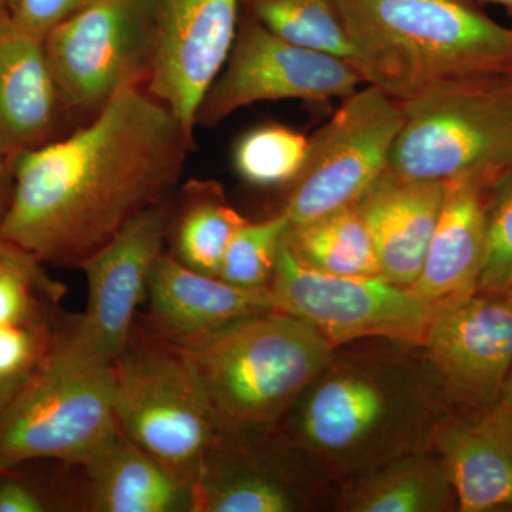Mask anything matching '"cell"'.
Wrapping results in <instances>:
<instances>
[{"label": "cell", "mask_w": 512, "mask_h": 512, "mask_svg": "<svg viewBox=\"0 0 512 512\" xmlns=\"http://www.w3.org/2000/svg\"><path fill=\"white\" fill-rule=\"evenodd\" d=\"M40 265L39 259L19 247L0 265V325L52 322L49 308L62 289Z\"/></svg>", "instance_id": "obj_28"}, {"label": "cell", "mask_w": 512, "mask_h": 512, "mask_svg": "<svg viewBox=\"0 0 512 512\" xmlns=\"http://www.w3.org/2000/svg\"><path fill=\"white\" fill-rule=\"evenodd\" d=\"M451 409L423 346L367 339L333 350L275 429L340 488L431 448Z\"/></svg>", "instance_id": "obj_2"}, {"label": "cell", "mask_w": 512, "mask_h": 512, "mask_svg": "<svg viewBox=\"0 0 512 512\" xmlns=\"http://www.w3.org/2000/svg\"><path fill=\"white\" fill-rule=\"evenodd\" d=\"M431 448L446 464L458 511L512 508V406L451 409Z\"/></svg>", "instance_id": "obj_16"}, {"label": "cell", "mask_w": 512, "mask_h": 512, "mask_svg": "<svg viewBox=\"0 0 512 512\" xmlns=\"http://www.w3.org/2000/svg\"><path fill=\"white\" fill-rule=\"evenodd\" d=\"M247 222L228 204L220 184L191 181L171 221L173 255L188 268L218 276L229 242Z\"/></svg>", "instance_id": "obj_23"}, {"label": "cell", "mask_w": 512, "mask_h": 512, "mask_svg": "<svg viewBox=\"0 0 512 512\" xmlns=\"http://www.w3.org/2000/svg\"><path fill=\"white\" fill-rule=\"evenodd\" d=\"M493 174L448 180L439 221L412 291L440 306L478 291L485 258V211Z\"/></svg>", "instance_id": "obj_19"}, {"label": "cell", "mask_w": 512, "mask_h": 512, "mask_svg": "<svg viewBox=\"0 0 512 512\" xmlns=\"http://www.w3.org/2000/svg\"><path fill=\"white\" fill-rule=\"evenodd\" d=\"M309 138L282 124H264L239 138L234 167L239 177L255 187L291 185L301 173Z\"/></svg>", "instance_id": "obj_26"}, {"label": "cell", "mask_w": 512, "mask_h": 512, "mask_svg": "<svg viewBox=\"0 0 512 512\" xmlns=\"http://www.w3.org/2000/svg\"><path fill=\"white\" fill-rule=\"evenodd\" d=\"M336 507L348 512H447L457 510V497L443 458L426 448L342 485Z\"/></svg>", "instance_id": "obj_22"}, {"label": "cell", "mask_w": 512, "mask_h": 512, "mask_svg": "<svg viewBox=\"0 0 512 512\" xmlns=\"http://www.w3.org/2000/svg\"><path fill=\"white\" fill-rule=\"evenodd\" d=\"M151 62L147 92L164 104L194 144L198 110L224 69L242 0H148Z\"/></svg>", "instance_id": "obj_13"}, {"label": "cell", "mask_w": 512, "mask_h": 512, "mask_svg": "<svg viewBox=\"0 0 512 512\" xmlns=\"http://www.w3.org/2000/svg\"><path fill=\"white\" fill-rule=\"evenodd\" d=\"M16 245H13L12 242L6 241L0 237V265L12 255V252L15 251Z\"/></svg>", "instance_id": "obj_35"}, {"label": "cell", "mask_w": 512, "mask_h": 512, "mask_svg": "<svg viewBox=\"0 0 512 512\" xmlns=\"http://www.w3.org/2000/svg\"><path fill=\"white\" fill-rule=\"evenodd\" d=\"M503 403L512 406V372L510 377H508L507 386H505Z\"/></svg>", "instance_id": "obj_37"}, {"label": "cell", "mask_w": 512, "mask_h": 512, "mask_svg": "<svg viewBox=\"0 0 512 512\" xmlns=\"http://www.w3.org/2000/svg\"><path fill=\"white\" fill-rule=\"evenodd\" d=\"M87 510L194 512L191 485L120 429L84 466Z\"/></svg>", "instance_id": "obj_21"}, {"label": "cell", "mask_w": 512, "mask_h": 512, "mask_svg": "<svg viewBox=\"0 0 512 512\" xmlns=\"http://www.w3.org/2000/svg\"><path fill=\"white\" fill-rule=\"evenodd\" d=\"M192 147L147 89L121 90L86 126L16 158L0 237L42 264L79 266L170 197Z\"/></svg>", "instance_id": "obj_1"}, {"label": "cell", "mask_w": 512, "mask_h": 512, "mask_svg": "<svg viewBox=\"0 0 512 512\" xmlns=\"http://www.w3.org/2000/svg\"><path fill=\"white\" fill-rule=\"evenodd\" d=\"M421 346L454 409L503 402L512 372L511 293L477 291L437 306Z\"/></svg>", "instance_id": "obj_15"}, {"label": "cell", "mask_w": 512, "mask_h": 512, "mask_svg": "<svg viewBox=\"0 0 512 512\" xmlns=\"http://www.w3.org/2000/svg\"><path fill=\"white\" fill-rule=\"evenodd\" d=\"M402 123L399 101L375 86L367 84L346 97L328 124L309 138L308 156L282 210L291 225L362 200L387 170Z\"/></svg>", "instance_id": "obj_10"}, {"label": "cell", "mask_w": 512, "mask_h": 512, "mask_svg": "<svg viewBox=\"0 0 512 512\" xmlns=\"http://www.w3.org/2000/svg\"><path fill=\"white\" fill-rule=\"evenodd\" d=\"M363 82L397 101L512 74V29L468 0H333Z\"/></svg>", "instance_id": "obj_3"}, {"label": "cell", "mask_w": 512, "mask_h": 512, "mask_svg": "<svg viewBox=\"0 0 512 512\" xmlns=\"http://www.w3.org/2000/svg\"><path fill=\"white\" fill-rule=\"evenodd\" d=\"M173 214L168 197L138 214L79 265L89 292L86 311L64 326L90 355L114 363L127 348L151 272L164 254Z\"/></svg>", "instance_id": "obj_14"}, {"label": "cell", "mask_w": 512, "mask_h": 512, "mask_svg": "<svg viewBox=\"0 0 512 512\" xmlns=\"http://www.w3.org/2000/svg\"><path fill=\"white\" fill-rule=\"evenodd\" d=\"M177 346L200 377L218 431L274 430L335 350L281 311L245 316Z\"/></svg>", "instance_id": "obj_4"}, {"label": "cell", "mask_w": 512, "mask_h": 512, "mask_svg": "<svg viewBox=\"0 0 512 512\" xmlns=\"http://www.w3.org/2000/svg\"><path fill=\"white\" fill-rule=\"evenodd\" d=\"M64 109L96 114L121 90L147 83L148 0H89L43 39Z\"/></svg>", "instance_id": "obj_9"}, {"label": "cell", "mask_w": 512, "mask_h": 512, "mask_svg": "<svg viewBox=\"0 0 512 512\" xmlns=\"http://www.w3.org/2000/svg\"><path fill=\"white\" fill-rule=\"evenodd\" d=\"M89 0H13L12 19L23 29L45 39L57 23Z\"/></svg>", "instance_id": "obj_31"}, {"label": "cell", "mask_w": 512, "mask_h": 512, "mask_svg": "<svg viewBox=\"0 0 512 512\" xmlns=\"http://www.w3.org/2000/svg\"><path fill=\"white\" fill-rule=\"evenodd\" d=\"M62 109L43 39L0 19V156L16 161L49 143Z\"/></svg>", "instance_id": "obj_18"}, {"label": "cell", "mask_w": 512, "mask_h": 512, "mask_svg": "<svg viewBox=\"0 0 512 512\" xmlns=\"http://www.w3.org/2000/svg\"><path fill=\"white\" fill-rule=\"evenodd\" d=\"M28 377H0V416Z\"/></svg>", "instance_id": "obj_34"}, {"label": "cell", "mask_w": 512, "mask_h": 512, "mask_svg": "<svg viewBox=\"0 0 512 512\" xmlns=\"http://www.w3.org/2000/svg\"><path fill=\"white\" fill-rule=\"evenodd\" d=\"M285 244L303 264L336 275L380 274L375 244L357 204L289 225Z\"/></svg>", "instance_id": "obj_24"}, {"label": "cell", "mask_w": 512, "mask_h": 512, "mask_svg": "<svg viewBox=\"0 0 512 512\" xmlns=\"http://www.w3.org/2000/svg\"><path fill=\"white\" fill-rule=\"evenodd\" d=\"M289 225L284 211L242 225L229 242L218 276L241 288H269Z\"/></svg>", "instance_id": "obj_27"}, {"label": "cell", "mask_w": 512, "mask_h": 512, "mask_svg": "<svg viewBox=\"0 0 512 512\" xmlns=\"http://www.w3.org/2000/svg\"><path fill=\"white\" fill-rule=\"evenodd\" d=\"M446 185L384 171L357 202L375 244L380 274L412 288L423 268Z\"/></svg>", "instance_id": "obj_20"}, {"label": "cell", "mask_w": 512, "mask_h": 512, "mask_svg": "<svg viewBox=\"0 0 512 512\" xmlns=\"http://www.w3.org/2000/svg\"><path fill=\"white\" fill-rule=\"evenodd\" d=\"M113 369L119 429L192 485L218 427L184 350L156 333L136 338L133 332Z\"/></svg>", "instance_id": "obj_7"}, {"label": "cell", "mask_w": 512, "mask_h": 512, "mask_svg": "<svg viewBox=\"0 0 512 512\" xmlns=\"http://www.w3.org/2000/svg\"><path fill=\"white\" fill-rule=\"evenodd\" d=\"M269 292L276 311L308 323L333 349L367 339L423 345L437 311L382 275H336L303 264L285 239Z\"/></svg>", "instance_id": "obj_8"}, {"label": "cell", "mask_w": 512, "mask_h": 512, "mask_svg": "<svg viewBox=\"0 0 512 512\" xmlns=\"http://www.w3.org/2000/svg\"><path fill=\"white\" fill-rule=\"evenodd\" d=\"M151 332L168 342H190L245 318L276 311L269 288L248 289L188 268L173 254L158 259L147 288Z\"/></svg>", "instance_id": "obj_17"}, {"label": "cell", "mask_w": 512, "mask_h": 512, "mask_svg": "<svg viewBox=\"0 0 512 512\" xmlns=\"http://www.w3.org/2000/svg\"><path fill=\"white\" fill-rule=\"evenodd\" d=\"M399 103L390 173L446 183L512 163V74L443 84Z\"/></svg>", "instance_id": "obj_6"}, {"label": "cell", "mask_w": 512, "mask_h": 512, "mask_svg": "<svg viewBox=\"0 0 512 512\" xmlns=\"http://www.w3.org/2000/svg\"><path fill=\"white\" fill-rule=\"evenodd\" d=\"M117 430L113 363L55 326L46 355L0 416V471L37 460L84 466Z\"/></svg>", "instance_id": "obj_5"}, {"label": "cell", "mask_w": 512, "mask_h": 512, "mask_svg": "<svg viewBox=\"0 0 512 512\" xmlns=\"http://www.w3.org/2000/svg\"><path fill=\"white\" fill-rule=\"evenodd\" d=\"M360 83L348 60L286 42L242 10L231 53L202 100L197 126H215L261 101L348 97Z\"/></svg>", "instance_id": "obj_12"}, {"label": "cell", "mask_w": 512, "mask_h": 512, "mask_svg": "<svg viewBox=\"0 0 512 512\" xmlns=\"http://www.w3.org/2000/svg\"><path fill=\"white\" fill-rule=\"evenodd\" d=\"M510 293H511V295H512V289H511Z\"/></svg>", "instance_id": "obj_39"}, {"label": "cell", "mask_w": 512, "mask_h": 512, "mask_svg": "<svg viewBox=\"0 0 512 512\" xmlns=\"http://www.w3.org/2000/svg\"><path fill=\"white\" fill-rule=\"evenodd\" d=\"M512 289V163L498 171L488 187L485 258L478 291Z\"/></svg>", "instance_id": "obj_29"}, {"label": "cell", "mask_w": 512, "mask_h": 512, "mask_svg": "<svg viewBox=\"0 0 512 512\" xmlns=\"http://www.w3.org/2000/svg\"><path fill=\"white\" fill-rule=\"evenodd\" d=\"M52 322L0 325V377H25L35 370L52 343Z\"/></svg>", "instance_id": "obj_30"}, {"label": "cell", "mask_w": 512, "mask_h": 512, "mask_svg": "<svg viewBox=\"0 0 512 512\" xmlns=\"http://www.w3.org/2000/svg\"><path fill=\"white\" fill-rule=\"evenodd\" d=\"M15 183V161L0 156V225L5 220Z\"/></svg>", "instance_id": "obj_33"}, {"label": "cell", "mask_w": 512, "mask_h": 512, "mask_svg": "<svg viewBox=\"0 0 512 512\" xmlns=\"http://www.w3.org/2000/svg\"><path fill=\"white\" fill-rule=\"evenodd\" d=\"M487 2L497 3V5L505 6V8L512 10V0H487Z\"/></svg>", "instance_id": "obj_38"}, {"label": "cell", "mask_w": 512, "mask_h": 512, "mask_svg": "<svg viewBox=\"0 0 512 512\" xmlns=\"http://www.w3.org/2000/svg\"><path fill=\"white\" fill-rule=\"evenodd\" d=\"M13 0H0V19L10 16Z\"/></svg>", "instance_id": "obj_36"}, {"label": "cell", "mask_w": 512, "mask_h": 512, "mask_svg": "<svg viewBox=\"0 0 512 512\" xmlns=\"http://www.w3.org/2000/svg\"><path fill=\"white\" fill-rule=\"evenodd\" d=\"M242 10L286 42L352 60L333 0H242Z\"/></svg>", "instance_id": "obj_25"}, {"label": "cell", "mask_w": 512, "mask_h": 512, "mask_svg": "<svg viewBox=\"0 0 512 512\" xmlns=\"http://www.w3.org/2000/svg\"><path fill=\"white\" fill-rule=\"evenodd\" d=\"M191 490L194 512L318 511L339 493L276 429L218 431Z\"/></svg>", "instance_id": "obj_11"}, {"label": "cell", "mask_w": 512, "mask_h": 512, "mask_svg": "<svg viewBox=\"0 0 512 512\" xmlns=\"http://www.w3.org/2000/svg\"><path fill=\"white\" fill-rule=\"evenodd\" d=\"M52 510L49 498L35 485L9 471H0V512H46Z\"/></svg>", "instance_id": "obj_32"}]
</instances>
